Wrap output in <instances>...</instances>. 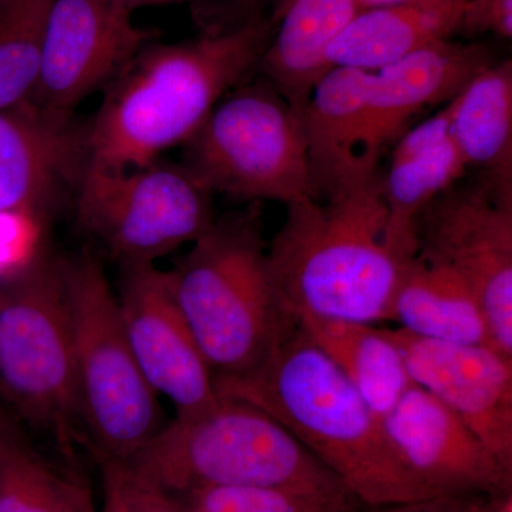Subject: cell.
Returning <instances> with one entry per match:
<instances>
[{"instance_id":"f546056e","label":"cell","mask_w":512,"mask_h":512,"mask_svg":"<svg viewBox=\"0 0 512 512\" xmlns=\"http://www.w3.org/2000/svg\"><path fill=\"white\" fill-rule=\"evenodd\" d=\"M101 481H103V507L100 512H131L113 481L103 474H101Z\"/></svg>"},{"instance_id":"4dcf8cb0","label":"cell","mask_w":512,"mask_h":512,"mask_svg":"<svg viewBox=\"0 0 512 512\" xmlns=\"http://www.w3.org/2000/svg\"><path fill=\"white\" fill-rule=\"evenodd\" d=\"M117 3L127 10L134 13L136 10L144 8H153V6L177 5V3L192 2V0H116Z\"/></svg>"},{"instance_id":"f1b7e54d","label":"cell","mask_w":512,"mask_h":512,"mask_svg":"<svg viewBox=\"0 0 512 512\" xmlns=\"http://www.w3.org/2000/svg\"><path fill=\"white\" fill-rule=\"evenodd\" d=\"M485 497H429L421 500L406 501L386 507L375 508L372 512H485Z\"/></svg>"},{"instance_id":"ac0fdd59","label":"cell","mask_w":512,"mask_h":512,"mask_svg":"<svg viewBox=\"0 0 512 512\" xmlns=\"http://www.w3.org/2000/svg\"><path fill=\"white\" fill-rule=\"evenodd\" d=\"M464 5L443 0L427 5L360 9L326 50L330 67L376 73L410 53L463 32Z\"/></svg>"},{"instance_id":"9c48e42d","label":"cell","mask_w":512,"mask_h":512,"mask_svg":"<svg viewBox=\"0 0 512 512\" xmlns=\"http://www.w3.org/2000/svg\"><path fill=\"white\" fill-rule=\"evenodd\" d=\"M211 195L183 164L157 160L127 171L87 164L74 200L80 227L124 268L200 238L215 220Z\"/></svg>"},{"instance_id":"6da1fadb","label":"cell","mask_w":512,"mask_h":512,"mask_svg":"<svg viewBox=\"0 0 512 512\" xmlns=\"http://www.w3.org/2000/svg\"><path fill=\"white\" fill-rule=\"evenodd\" d=\"M275 18L258 15L173 45L144 46L87 124V164L127 171L184 146L225 94L258 70Z\"/></svg>"},{"instance_id":"9a60e30c","label":"cell","mask_w":512,"mask_h":512,"mask_svg":"<svg viewBox=\"0 0 512 512\" xmlns=\"http://www.w3.org/2000/svg\"><path fill=\"white\" fill-rule=\"evenodd\" d=\"M89 161L87 124L57 123L29 103L0 110V214L42 220L77 184Z\"/></svg>"},{"instance_id":"8992f818","label":"cell","mask_w":512,"mask_h":512,"mask_svg":"<svg viewBox=\"0 0 512 512\" xmlns=\"http://www.w3.org/2000/svg\"><path fill=\"white\" fill-rule=\"evenodd\" d=\"M0 404L73 467L84 433L66 258L42 252L0 286Z\"/></svg>"},{"instance_id":"d4e9b609","label":"cell","mask_w":512,"mask_h":512,"mask_svg":"<svg viewBox=\"0 0 512 512\" xmlns=\"http://www.w3.org/2000/svg\"><path fill=\"white\" fill-rule=\"evenodd\" d=\"M52 0H0V110L28 103Z\"/></svg>"},{"instance_id":"52a82bcc","label":"cell","mask_w":512,"mask_h":512,"mask_svg":"<svg viewBox=\"0 0 512 512\" xmlns=\"http://www.w3.org/2000/svg\"><path fill=\"white\" fill-rule=\"evenodd\" d=\"M66 271L83 446L92 456L126 461L163 429L164 414L131 350L103 264L84 252L66 258Z\"/></svg>"},{"instance_id":"e575fe53","label":"cell","mask_w":512,"mask_h":512,"mask_svg":"<svg viewBox=\"0 0 512 512\" xmlns=\"http://www.w3.org/2000/svg\"><path fill=\"white\" fill-rule=\"evenodd\" d=\"M239 3H241V5H248V6H254L256 5V3L259 2V0H238Z\"/></svg>"},{"instance_id":"d6a6232c","label":"cell","mask_w":512,"mask_h":512,"mask_svg":"<svg viewBox=\"0 0 512 512\" xmlns=\"http://www.w3.org/2000/svg\"><path fill=\"white\" fill-rule=\"evenodd\" d=\"M485 512H512V491L510 493L491 495Z\"/></svg>"},{"instance_id":"e0dca14e","label":"cell","mask_w":512,"mask_h":512,"mask_svg":"<svg viewBox=\"0 0 512 512\" xmlns=\"http://www.w3.org/2000/svg\"><path fill=\"white\" fill-rule=\"evenodd\" d=\"M372 73L330 67L303 109L312 197L350 190L379 170L366 150V101Z\"/></svg>"},{"instance_id":"8d00e7d4","label":"cell","mask_w":512,"mask_h":512,"mask_svg":"<svg viewBox=\"0 0 512 512\" xmlns=\"http://www.w3.org/2000/svg\"><path fill=\"white\" fill-rule=\"evenodd\" d=\"M460 2L466 3V2H467V0H460Z\"/></svg>"},{"instance_id":"7c38bea8","label":"cell","mask_w":512,"mask_h":512,"mask_svg":"<svg viewBox=\"0 0 512 512\" xmlns=\"http://www.w3.org/2000/svg\"><path fill=\"white\" fill-rule=\"evenodd\" d=\"M120 272L121 319L151 389L173 403L178 417L215 406L220 397L214 373L175 301L168 272L156 264L124 266Z\"/></svg>"},{"instance_id":"603a6c76","label":"cell","mask_w":512,"mask_h":512,"mask_svg":"<svg viewBox=\"0 0 512 512\" xmlns=\"http://www.w3.org/2000/svg\"><path fill=\"white\" fill-rule=\"evenodd\" d=\"M84 484L52 466L0 404V512H73Z\"/></svg>"},{"instance_id":"d6986e66","label":"cell","mask_w":512,"mask_h":512,"mask_svg":"<svg viewBox=\"0 0 512 512\" xmlns=\"http://www.w3.org/2000/svg\"><path fill=\"white\" fill-rule=\"evenodd\" d=\"M357 12V0H284L274 16V35L258 70L301 113L330 69L326 50Z\"/></svg>"},{"instance_id":"7402d4cb","label":"cell","mask_w":512,"mask_h":512,"mask_svg":"<svg viewBox=\"0 0 512 512\" xmlns=\"http://www.w3.org/2000/svg\"><path fill=\"white\" fill-rule=\"evenodd\" d=\"M296 320L380 419L413 386L402 352L386 329L309 315Z\"/></svg>"},{"instance_id":"44dd1931","label":"cell","mask_w":512,"mask_h":512,"mask_svg":"<svg viewBox=\"0 0 512 512\" xmlns=\"http://www.w3.org/2000/svg\"><path fill=\"white\" fill-rule=\"evenodd\" d=\"M390 320L421 338L491 346L476 293L453 269L417 252L394 293Z\"/></svg>"},{"instance_id":"5b68a950","label":"cell","mask_w":512,"mask_h":512,"mask_svg":"<svg viewBox=\"0 0 512 512\" xmlns=\"http://www.w3.org/2000/svg\"><path fill=\"white\" fill-rule=\"evenodd\" d=\"M121 463L171 497L207 488L352 495L274 417L237 400L220 399L204 412L175 416Z\"/></svg>"},{"instance_id":"83f0119b","label":"cell","mask_w":512,"mask_h":512,"mask_svg":"<svg viewBox=\"0 0 512 512\" xmlns=\"http://www.w3.org/2000/svg\"><path fill=\"white\" fill-rule=\"evenodd\" d=\"M93 458L101 474L116 485L131 512H183L173 497L138 477L126 464L107 457Z\"/></svg>"},{"instance_id":"4316f807","label":"cell","mask_w":512,"mask_h":512,"mask_svg":"<svg viewBox=\"0 0 512 512\" xmlns=\"http://www.w3.org/2000/svg\"><path fill=\"white\" fill-rule=\"evenodd\" d=\"M40 221L26 212L0 214V278L19 274L42 254Z\"/></svg>"},{"instance_id":"cb8c5ba5","label":"cell","mask_w":512,"mask_h":512,"mask_svg":"<svg viewBox=\"0 0 512 512\" xmlns=\"http://www.w3.org/2000/svg\"><path fill=\"white\" fill-rule=\"evenodd\" d=\"M467 165L451 136L426 153L390 160L382 191L390 231L407 251L416 254V222L421 212L448 188L460 183Z\"/></svg>"},{"instance_id":"ba28073f","label":"cell","mask_w":512,"mask_h":512,"mask_svg":"<svg viewBox=\"0 0 512 512\" xmlns=\"http://www.w3.org/2000/svg\"><path fill=\"white\" fill-rule=\"evenodd\" d=\"M183 147L184 167L211 194L249 204L312 197L303 113L268 80L225 94Z\"/></svg>"},{"instance_id":"484cf974","label":"cell","mask_w":512,"mask_h":512,"mask_svg":"<svg viewBox=\"0 0 512 512\" xmlns=\"http://www.w3.org/2000/svg\"><path fill=\"white\" fill-rule=\"evenodd\" d=\"M183 512H362L353 495L325 497L274 488H207L173 497Z\"/></svg>"},{"instance_id":"1f68e13d","label":"cell","mask_w":512,"mask_h":512,"mask_svg":"<svg viewBox=\"0 0 512 512\" xmlns=\"http://www.w3.org/2000/svg\"><path fill=\"white\" fill-rule=\"evenodd\" d=\"M443 0H357L360 9L379 8V6L394 5H427V3H439Z\"/></svg>"},{"instance_id":"ffe728a7","label":"cell","mask_w":512,"mask_h":512,"mask_svg":"<svg viewBox=\"0 0 512 512\" xmlns=\"http://www.w3.org/2000/svg\"><path fill=\"white\" fill-rule=\"evenodd\" d=\"M451 140L467 168L512 195V62H494L448 101Z\"/></svg>"},{"instance_id":"5bb4252c","label":"cell","mask_w":512,"mask_h":512,"mask_svg":"<svg viewBox=\"0 0 512 512\" xmlns=\"http://www.w3.org/2000/svg\"><path fill=\"white\" fill-rule=\"evenodd\" d=\"M413 383L433 394L512 468V360L488 345H458L390 329Z\"/></svg>"},{"instance_id":"3957f363","label":"cell","mask_w":512,"mask_h":512,"mask_svg":"<svg viewBox=\"0 0 512 512\" xmlns=\"http://www.w3.org/2000/svg\"><path fill=\"white\" fill-rule=\"evenodd\" d=\"M413 252L390 231L379 173L328 198L286 204L268 244L279 301L293 318L390 320L394 293Z\"/></svg>"},{"instance_id":"277c9868","label":"cell","mask_w":512,"mask_h":512,"mask_svg":"<svg viewBox=\"0 0 512 512\" xmlns=\"http://www.w3.org/2000/svg\"><path fill=\"white\" fill-rule=\"evenodd\" d=\"M167 272L214 377L254 369L295 320L272 279L259 202L215 217Z\"/></svg>"},{"instance_id":"d590c367","label":"cell","mask_w":512,"mask_h":512,"mask_svg":"<svg viewBox=\"0 0 512 512\" xmlns=\"http://www.w3.org/2000/svg\"><path fill=\"white\" fill-rule=\"evenodd\" d=\"M2 281H3V279H2V278H0V286H2Z\"/></svg>"},{"instance_id":"2e32d148","label":"cell","mask_w":512,"mask_h":512,"mask_svg":"<svg viewBox=\"0 0 512 512\" xmlns=\"http://www.w3.org/2000/svg\"><path fill=\"white\" fill-rule=\"evenodd\" d=\"M494 62L488 47L444 39L372 73L366 101V150L372 164L379 168L384 151L419 114L453 100Z\"/></svg>"},{"instance_id":"7a4b0ae2","label":"cell","mask_w":512,"mask_h":512,"mask_svg":"<svg viewBox=\"0 0 512 512\" xmlns=\"http://www.w3.org/2000/svg\"><path fill=\"white\" fill-rule=\"evenodd\" d=\"M220 399L281 423L369 510L429 498L410 477L382 420L298 320L254 369L214 377Z\"/></svg>"},{"instance_id":"8fae6325","label":"cell","mask_w":512,"mask_h":512,"mask_svg":"<svg viewBox=\"0 0 512 512\" xmlns=\"http://www.w3.org/2000/svg\"><path fill=\"white\" fill-rule=\"evenodd\" d=\"M151 39L116 0H52L28 103L47 119L70 123L77 107L104 92Z\"/></svg>"},{"instance_id":"4fadbf2b","label":"cell","mask_w":512,"mask_h":512,"mask_svg":"<svg viewBox=\"0 0 512 512\" xmlns=\"http://www.w3.org/2000/svg\"><path fill=\"white\" fill-rule=\"evenodd\" d=\"M380 420L403 467L427 497H485L512 491V468L417 384Z\"/></svg>"},{"instance_id":"30bf717a","label":"cell","mask_w":512,"mask_h":512,"mask_svg":"<svg viewBox=\"0 0 512 512\" xmlns=\"http://www.w3.org/2000/svg\"><path fill=\"white\" fill-rule=\"evenodd\" d=\"M417 254L448 266L483 306L491 348L512 360V195L456 184L421 212Z\"/></svg>"},{"instance_id":"836d02e7","label":"cell","mask_w":512,"mask_h":512,"mask_svg":"<svg viewBox=\"0 0 512 512\" xmlns=\"http://www.w3.org/2000/svg\"><path fill=\"white\" fill-rule=\"evenodd\" d=\"M73 512H97L96 505H94L92 491L87 484L83 485L80 491L79 498H77L76 507Z\"/></svg>"}]
</instances>
